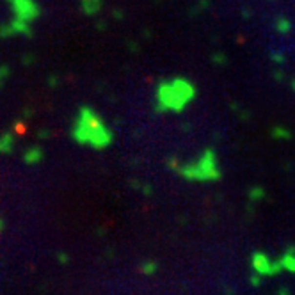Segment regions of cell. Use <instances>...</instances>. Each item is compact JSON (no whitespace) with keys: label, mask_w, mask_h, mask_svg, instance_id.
Returning a JSON list of instances; mask_svg holds the SVG:
<instances>
[{"label":"cell","mask_w":295,"mask_h":295,"mask_svg":"<svg viewBox=\"0 0 295 295\" xmlns=\"http://www.w3.org/2000/svg\"><path fill=\"white\" fill-rule=\"evenodd\" d=\"M281 295H288V292H286V290H283V292H281Z\"/></svg>","instance_id":"17"},{"label":"cell","mask_w":295,"mask_h":295,"mask_svg":"<svg viewBox=\"0 0 295 295\" xmlns=\"http://www.w3.org/2000/svg\"><path fill=\"white\" fill-rule=\"evenodd\" d=\"M261 197H263V190H261V189H253L251 199H261Z\"/></svg>","instance_id":"14"},{"label":"cell","mask_w":295,"mask_h":295,"mask_svg":"<svg viewBox=\"0 0 295 295\" xmlns=\"http://www.w3.org/2000/svg\"><path fill=\"white\" fill-rule=\"evenodd\" d=\"M15 133H4L0 135V153H9L15 148Z\"/></svg>","instance_id":"8"},{"label":"cell","mask_w":295,"mask_h":295,"mask_svg":"<svg viewBox=\"0 0 295 295\" xmlns=\"http://www.w3.org/2000/svg\"><path fill=\"white\" fill-rule=\"evenodd\" d=\"M281 267V271H288L295 274V251H288L281 256V260L277 261Z\"/></svg>","instance_id":"7"},{"label":"cell","mask_w":295,"mask_h":295,"mask_svg":"<svg viewBox=\"0 0 295 295\" xmlns=\"http://www.w3.org/2000/svg\"><path fill=\"white\" fill-rule=\"evenodd\" d=\"M277 137V135H281L279 139H290V133L286 132V130H281V128H274V132H272Z\"/></svg>","instance_id":"13"},{"label":"cell","mask_w":295,"mask_h":295,"mask_svg":"<svg viewBox=\"0 0 295 295\" xmlns=\"http://www.w3.org/2000/svg\"><path fill=\"white\" fill-rule=\"evenodd\" d=\"M9 2L13 4V11H15L18 20L30 23V21L40 16V7H38L34 0H9Z\"/></svg>","instance_id":"5"},{"label":"cell","mask_w":295,"mask_h":295,"mask_svg":"<svg viewBox=\"0 0 295 295\" xmlns=\"http://www.w3.org/2000/svg\"><path fill=\"white\" fill-rule=\"evenodd\" d=\"M44 153L41 148L34 146V148H29L27 151L23 153V160L25 164H29V166H36V164H40L41 160H43Z\"/></svg>","instance_id":"6"},{"label":"cell","mask_w":295,"mask_h":295,"mask_svg":"<svg viewBox=\"0 0 295 295\" xmlns=\"http://www.w3.org/2000/svg\"><path fill=\"white\" fill-rule=\"evenodd\" d=\"M102 7V0H82V9L85 15H94Z\"/></svg>","instance_id":"9"},{"label":"cell","mask_w":295,"mask_h":295,"mask_svg":"<svg viewBox=\"0 0 295 295\" xmlns=\"http://www.w3.org/2000/svg\"><path fill=\"white\" fill-rule=\"evenodd\" d=\"M251 283H253V285H254V286H258V285H260V283H261V277H260V275H253V281H251Z\"/></svg>","instance_id":"15"},{"label":"cell","mask_w":295,"mask_h":295,"mask_svg":"<svg viewBox=\"0 0 295 295\" xmlns=\"http://www.w3.org/2000/svg\"><path fill=\"white\" fill-rule=\"evenodd\" d=\"M196 96V87L185 79H171L160 82L157 87V108L169 112H182Z\"/></svg>","instance_id":"2"},{"label":"cell","mask_w":295,"mask_h":295,"mask_svg":"<svg viewBox=\"0 0 295 295\" xmlns=\"http://www.w3.org/2000/svg\"><path fill=\"white\" fill-rule=\"evenodd\" d=\"M141 271H143L144 274H153V272H157V263H153V261H146V263H143Z\"/></svg>","instance_id":"11"},{"label":"cell","mask_w":295,"mask_h":295,"mask_svg":"<svg viewBox=\"0 0 295 295\" xmlns=\"http://www.w3.org/2000/svg\"><path fill=\"white\" fill-rule=\"evenodd\" d=\"M71 135L79 144H85L94 149H105L114 139L112 130L91 107H82L79 110Z\"/></svg>","instance_id":"1"},{"label":"cell","mask_w":295,"mask_h":295,"mask_svg":"<svg viewBox=\"0 0 295 295\" xmlns=\"http://www.w3.org/2000/svg\"><path fill=\"white\" fill-rule=\"evenodd\" d=\"M4 226H5V224H4V221H2V219H0V233H2V230H4Z\"/></svg>","instance_id":"16"},{"label":"cell","mask_w":295,"mask_h":295,"mask_svg":"<svg viewBox=\"0 0 295 295\" xmlns=\"http://www.w3.org/2000/svg\"><path fill=\"white\" fill-rule=\"evenodd\" d=\"M7 77H9V68L7 66H0V87L5 84Z\"/></svg>","instance_id":"12"},{"label":"cell","mask_w":295,"mask_h":295,"mask_svg":"<svg viewBox=\"0 0 295 295\" xmlns=\"http://www.w3.org/2000/svg\"><path fill=\"white\" fill-rule=\"evenodd\" d=\"M174 169L183 178L192 180V182H210V180H217L221 174L219 168H217L215 153L211 149H207L196 162L185 164V166H174Z\"/></svg>","instance_id":"3"},{"label":"cell","mask_w":295,"mask_h":295,"mask_svg":"<svg viewBox=\"0 0 295 295\" xmlns=\"http://www.w3.org/2000/svg\"><path fill=\"white\" fill-rule=\"evenodd\" d=\"M274 27L277 32H281V34H288L292 29V23H290V20H286V18H277V20L274 21Z\"/></svg>","instance_id":"10"},{"label":"cell","mask_w":295,"mask_h":295,"mask_svg":"<svg viewBox=\"0 0 295 295\" xmlns=\"http://www.w3.org/2000/svg\"><path fill=\"white\" fill-rule=\"evenodd\" d=\"M253 271L260 277H267V275H274L281 271V267L277 261H272L265 253H254L251 260Z\"/></svg>","instance_id":"4"}]
</instances>
